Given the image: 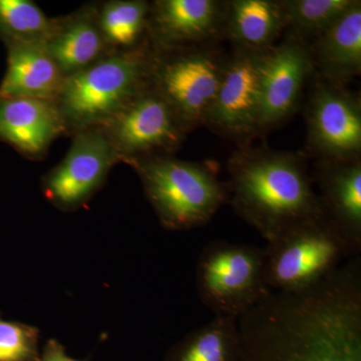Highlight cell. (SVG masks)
Segmentation results:
<instances>
[{"mask_svg":"<svg viewBox=\"0 0 361 361\" xmlns=\"http://www.w3.org/2000/svg\"><path fill=\"white\" fill-rule=\"evenodd\" d=\"M228 198L239 217L269 243L323 216L305 159L291 152L242 148L228 161Z\"/></svg>","mask_w":361,"mask_h":361,"instance_id":"obj_1","label":"cell"},{"mask_svg":"<svg viewBox=\"0 0 361 361\" xmlns=\"http://www.w3.org/2000/svg\"><path fill=\"white\" fill-rule=\"evenodd\" d=\"M130 164L166 229L184 231L205 225L228 200L227 185L204 164L165 157Z\"/></svg>","mask_w":361,"mask_h":361,"instance_id":"obj_2","label":"cell"},{"mask_svg":"<svg viewBox=\"0 0 361 361\" xmlns=\"http://www.w3.org/2000/svg\"><path fill=\"white\" fill-rule=\"evenodd\" d=\"M151 59L127 51L99 59L66 78L56 101L66 126H106L149 85Z\"/></svg>","mask_w":361,"mask_h":361,"instance_id":"obj_3","label":"cell"},{"mask_svg":"<svg viewBox=\"0 0 361 361\" xmlns=\"http://www.w3.org/2000/svg\"><path fill=\"white\" fill-rule=\"evenodd\" d=\"M264 256L266 282L271 290L297 291L322 281L357 255L323 215L269 242Z\"/></svg>","mask_w":361,"mask_h":361,"instance_id":"obj_4","label":"cell"},{"mask_svg":"<svg viewBox=\"0 0 361 361\" xmlns=\"http://www.w3.org/2000/svg\"><path fill=\"white\" fill-rule=\"evenodd\" d=\"M197 290L214 315L238 319L272 291L266 282L264 249L215 241L202 251Z\"/></svg>","mask_w":361,"mask_h":361,"instance_id":"obj_5","label":"cell"},{"mask_svg":"<svg viewBox=\"0 0 361 361\" xmlns=\"http://www.w3.org/2000/svg\"><path fill=\"white\" fill-rule=\"evenodd\" d=\"M173 51L151 59L149 84L188 132L205 125L219 89L226 59L204 45Z\"/></svg>","mask_w":361,"mask_h":361,"instance_id":"obj_6","label":"cell"},{"mask_svg":"<svg viewBox=\"0 0 361 361\" xmlns=\"http://www.w3.org/2000/svg\"><path fill=\"white\" fill-rule=\"evenodd\" d=\"M308 149L322 161L356 160L361 151V106L343 85L319 80L306 106Z\"/></svg>","mask_w":361,"mask_h":361,"instance_id":"obj_7","label":"cell"},{"mask_svg":"<svg viewBox=\"0 0 361 361\" xmlns=\"http://www.w3.org/2000/svg\"><path fill=\"white\" fill-rule=\"evenodd\" d=\"M120 159L104 130H80L68 155L44 179L45 196L58 208L73 211L85 205Z\"/></svg>","mask_w":361,"mask_h":361,"instance_id":"obj_8","label":"cell"},{"mask_svg":"<svg viewBox=\"0 0 361 361\" xmlns=\"http://www.w3.org/2000/svg\"><path fill=\"white\" fill-rule=\"evenodd\" d=\"M261 56L236 49L226 59L205 125L229 139L245 141L259 133Z\"/></svg>","mask_w":361,"mask_h":361,"instance_id":"obj_9","label":"cell"},{"mask_svg":"<svg viewBox=\"0 0 361 361\" xmlns=\"http://www.w3.org/2000/svg\"><path fill=\"white\" fill-rule=\"evenodd\" d=\"M104 132L118 156L132 161L157 151L178 148L186 130L167 103L147 87L106 123Z\"/></svg>","mask_w":361,"mask_h":361,"instance_id":"obj_10","label":"cell"},{"mask_svg":"<svg viewBox=\"0 0 361 361\" xmlns=\"http://www.w3.org/2000/svg\"><path fill=\"white\" fill-rule=\"evenodd\" d=\"M313 73L310 44L293 35L262 52L259 133L276 127L296 111Z\"/></svg>","mask_w":361,"mask_h":361,"instance_id":"obj_11","label":"cell"},{"mask_svg":"<svg viewBox=\"0 0 361 361\" xmlns=\"http://www.w3.org/2000/svg\"><path fill=\"white\" fill-rule=\"evenodd\" d=\"M224 2L159 0L149 7L148 28L164 51L205 44L222 35Z\"/></svg>","mask_w":361,"mask_h":361,"instance_id":"obj_12","label":"cell"},{"mask_svg":"<svg viewBox=\"0 0 361 361\" xmlns=\"http://www.w3.org/2000/svg\"><path fill=\"white\" fill-rule=\"evenodd\" d=\"M323 215L336 228L355 255L361 252V163L322 161L315 172Z\"/></svg>","mask_w":361,"mask_h":361,"instance_id":"obj_13","label":"cell"},{"mask_svg":"<svg viewBox=\"0 0 361 361\" xmlns=\"http://www.w3.org/2000/svg\"><path fill=\"white\" fill-rule=\"evenodd\" d=\"M65 80L44 42H13L0 99L25 97L54 103Z\"/></svg>","mask_w":361,"mask_h":361,"instance_id":"obj_14","label":"cell"},{"mask_svg":"<svg viewBox=\"0 0 361 361\" xmlns=\"http://www.w3.org/2000/svg\"><path fill=\"white\" fill-rule=\"evenodd\" d=\"M313 71L324 82L344 85L361 71V1L310 44Z\"/></svg>","mask_w":361,"mask_h":361,"instance_id":"obj_15","label":"cell"},{"mask_svg":"<svg viewBox=\"0 0 361 361\" xmlns=\"http://www.w3.org/2000/svg\"><path fill=\"white\" fill-rule=\"evenodd\" d=\"M66 123L56 104L42 99H0V137L26 155L47 149Z\"/></svg>","mask_w":361,"mask_h":361,"instance_id":"obj_16","label":"cell"},{"mask_svg":"<svg viewBox=\"0 0 361 361\" xmlns=\"http://www.w3.org/2000/svg\"><path fill=\"white\" fill-rule=\"evenodd\" d=\"M287 28L281 1L232 0L224 2L222 35L239 51L264 52Z\"/></svg>","mask_w":361,"mask_h":361,"instance_id":"obj_17","label":"cell"},{"mask_svg":"<svg viewBox=\"0 0 361 361\" xmlns=\"http://www.w3.org/2000/svg\"><path fill=\"white\" fill-rule=\"evenodd\" d=\"M104 44L99 21L90 13L58 25L45 42L47 51L66 78L99 61Z\"/></svg>","mask_w":361,"mask_h":361,"instance_id":"obj_18","label":"cell"},{"mask_svg":"<svg viewBox=\"0 0 361 361\" xmlns=\"http://www.w3.org/2000/svg\"><path fill=\"white\" fill-rule=\"evenodd\" d=\"M238 319L214 315L213 319L186 336L168 361H240Z\"/></svg>","mask_w":361,"mask_h":361,"instance_id":"obj_19","label":"cell"},{"mask_svg":"<svg viewBox=\"0 0 361 361\" xmlns=\"http://www.w3.org/2000/svg\"><path fill=\"white\" fill-rule=\"evenodd\" d=\"M149 7L140 0L104 4L97 20L104 42L123 49L137 44L148 27Z\"/></svg>","mask_w":361,"mask_h":361,"instance_id":"obj_20","label":"cell"},{"mask_svg":"<svg viewBox=\"0 0 361 361\" xmlns=\"http://www.w3.org/2000/svg\"><path fill=\"white\" fill-rule=\"evenodd\" d=\"M355 0H282L291 35L306 42L316 39L348 11Z\"/></svg>","mask_w":361,"mask_h":361,"instance_id":"obj_21","label":"cell"},{"mask_svg":"<svg viewBox=\"0 0 361 361\" xmlns=\"http://www.w3.org/2000/svg\"><path fill=\"white\" fill-rule=\"evenodd\" d=\"M58 23L28 0H0V28L13 42H47Z\"/></svg>","mask_w":361,"mask_h":361,"instance_id":"obj_22","label":"cell"},{"mask_svg":"<svg viewBox=\"0 0 361 361\" xmlns=\"http://www.w3.org/2000/svg\"><path fill=\"white\" fill-rule=\"evenodd\" d=\"M39 331L0 316V361H39Z\"/></svg>","mask_w":361,"mask_h":361,"instance_id":"obj_23","label":"cell"},{"mask_svg":"<svg viewBox=\"0 0 361 361\" xmlns=\"http://www.w3.org/2000/svg\"><path fill=\"white\" fill-rule=\"evenodd\" d=\"M266 361H310L303 353L286 344L275 343L266 351Z\"/></svg>","mask_w":361,"mask_h":361,"instance_id":"obj_24","label":"cell"},{"mask_svg":"<svg viewBox=\"0 0 361 361\" xmlns=\"http://www.w3.org/2000/svg\"><path fill=\"white\" fill-rule=\"evenodd\" d=\"M39 361H82L71 357L66 353V349L56 341V339H49L39 353Z\"/></svg>","mask_w":361,"mask_h":361,"instance_id":"obj_25","label":"cell"}]
</instances>
